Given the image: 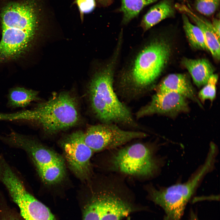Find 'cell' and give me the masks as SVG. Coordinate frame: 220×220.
Here are the masks:
<instances>
[{
  "instance_id": "cell-10",
  "label": "cell",
  "mask_w": 220,
  "mask_h": 220,
  "mask_svg": "<svg viewBox=\"0 0 220 220\" xmlns=\"http://www.w3.org/2000/svg\"><path fill=\"white\" fill-rule=\"evenodd\" d=\"M2 25L36 30L38 13L32 1L10 3L4 7L1 14Z\"/></svg>"
},
{
  "instance_id": "cell-28",
  "label": "cell",
  "mask_w": 220,
  "mask_h": 220,
  "mask_svg": "<svg viewBox=\"0 0 220 220\" xmlns=\"http://www.w3.org/2000/svg\"><path fill=\"white\" fill-rule=\"evenodd\" d=\"M127 220H131L130 217L129 216L127 218Z\"/></svg>"
},
{
  "instance_id": "cell-8",
  "label": "cell",
  "mask_w": 220,
  "mask_h": 220,
  "mask_svg": "<svg viewBox=\"0 0 220 220\" xmlns=\"http://www.w3.org/2000/svg\"><path fill=\"white\" fill-rule=\"evenodd\" d=\"M6 144L24 150L37 168H46L55 165L65 164L62 157L30 136L11 131L5 138Z\"/></svg>"
},
{
  "instance_id": "cell-11",
  "label": "cell",
  "mask_w": 220,
  "mask_h": 220,
  "mask_svg": "<svg viewBox=\"0 0 220 220\" xmlns=\"http://www.w3.org/2000/svg\"><path fill=\"white\" fill-rule=\"evenodd\" d=\"M156 92H173L202 105L188 77L183 74H171L166 76L155 87Z\"/></svg>"
},
{
  "instance_id": "cell-17",
  "label": "cell",
  "mask_w": 220,
  "mask_h": 220,
  "mask_svg": "<svg viewBox=\"0 0 220 220\" xmlns=\"http://www.w3.org/2000/svg\"><path fill=\"white\" fill-rule=\"evenodd\" d=\"M183 27L186 37L191 45L198 49L208 50L203 32L196 25L190 21L188 17L183 13Z\"/></svg>"
},
{
  "instance_id": "cell-20",
  "label": "cell",
  "mask_w": 220,
  "mask_h": 220,
  "mask_svg": "<svg viewBox=\"0 0 220 220\" xmlns=\"http://www.w3.org/2000/svg\"><path fill=\"white\" fill-rule=\"evenodd\" d=\"M218 78V75L214 74L199 92L198 97L202 102L207 99L212 101L215 98L216 94V85Z\"/></svg>"
},
{
  "instance_id": "cell-6",
  "label": "cell",
  "mask_w": 220,
  "mask_h": 220,
  "mask_svg": "<svg viewBox=\"0 0 220 220\" xmlns=\"http://www.w3.org/2000/svg\"><path fill=\"white\" fill-rule=\"evenodd\" d=\"M147 135L144 131L126 130L115 124L101 123L89 127L84 133V138L93 152H98L114 149Z\"/></svg>"
},
{
  "instance_id": "cell-27",
  "label": "cell",
  "mask_w": 220,
  "mask_h": 220,
  "mask_svg": "<svg viewBox=\"0 0 220 220\" xmlns=\"http://www.w3.org/2000/svg\"><path fill=\"white\" fill-rule=\"evenodd\" d=\"M5 220H16L11 218H9L6 219Z\"/></svg>"
},
{
  "instance_id": "cell-18",
  "label": "cell",
  "mask_w": 220,
  "mask_h": 220,
  "mask_svg": "<svg viewBox=\"0 0 220 220\" xmlns=\"http://www.w3.org/2000/svg\"><path fill=\"white\" fill-rule=\"evenodd\" d=\"M158 0H122L120 11L123 14L122 23L127 24L136 17L146 6Z\"/></svg>"
},
{
  "instance_id": "cell-9",
  "label": "cell",
  "mask_w": 220,
  "mask_h": 220,
  "mask_svg": "<svg viewBox=\"0 0 220 220\" xmlns=\"http://www.w3.org/2000/svg\"><path fill=\"white\" fill-rule=\"evenodd\" d=\"M189 108L186 98L173 92H156L150 101L140 108L135 114L139 119L154 114L174 116L185 112Z\"/></svg>"
},
{
  "instance_id": "cell-21",
  "label": "cell",
  "mask_w": 220,
  "mask_h": 220,
  "mask_svg": "<svg viewBox=\"0 0 220 220\" xmlns=\"http://www.w3.org/2000/svg\"><path fill=\"white\" fill-rule=\"evenodd\" d=\"M219 4L220 0H196L195 6L198 12L208 16L215 13Z\"/></svg>"
},
{
  "instance_id": "cell-23",
  "label": "cell",
  "mask_w": 220,
  "mask_h": 220,
  "mask_svg": "<svg viewBox=\"0 0 220 220\" xmlns=\"http://www.w3.org/2000/svg\"><path fill=\"white\" fill-rule=\"evenodd\" d=\"M213 28L217 34L220 37V20L218 19H214L211 22Z\"/></svg>"
},
{
  "instance_id": "cell-13",
  "label": "cell",
  "mask_w": 220,
  "mask_h": 220,
  "mask_svg": "<svg viewBox=\"0 0 220 220\" xmlns=\"http://www.w3.org/2000/svg\"><path fill=\"white\" fill-rule=\"evenodd\" d=\"M182 63L198 87L205 85L214 74V69L212 65L206 59L185 58L182 61Z\"/></svg>"
},
{
  "instance_id": "cell-24",
  "label": "cell",
  "mask_w": 220,
  "mask_h": 220,
  "mask_svg": "<svg viewBox=\"0 0 220 220\" xmlns=\"http://www.w3.org/2000/svg\"><path fill=\"white\" fill-rule=\"evenodd\" d=\"M101 5L106 6L110 5L112 2V0H96Z\"/></svg>"
},
{
  "instance_id": "cell-2",
  "label": "cell",
  "mask_w": 220,
  "mask_h": 220,
  "mask_svg": "<svg viewBox=\"0 0 220 220\" xmlns=\"http://www.w3.org/2000/svg\"><path fill=\"white\" fill-rule=\"evenodd\" d=\"M121 50L116 47L112 56L91 79L88 90L90 108L101 123H114L128 130L144 131L114 89L115 72Z\"/></svg>"
},
{
  "instance_id": "cell-3",
  "label": "cell",
  "mask_w": 220,
  "mask_h": 220,
  "mask_svg": "<svg viewBox=\"0 0 220 220\" xmlns=\"http://www.w3.org/2000/svg\"><path fill=\"white\" fill-rule=\"evenodd\" d=\"M10 121L35 123L46 132L53 134L74 126L79 115L75 98L66 92L54 93L33 108L9 113Z\"/></svg>"
},
{
  "instance_id": "cell-22",
  "label": "cell",
  "mask_w": 220,
  "mask_h": 220,
  "mask_svg": "<svg viewBox=\"0 0 220 220\" xmlns=\"http://www.w3.org/2000/svg\"><path fill=\"white\" fill-rule=\"evenodd\" d=\"M82 15L91 12L96 6L95 0H75Z\"/></svg>"
},
{
  "instance_id": "cell-16",
  "label": "cell",
  "mask_w": 220,
  "mask_h": 220,
  "mask_svg": "<svg viewBox=\"0 0 220 220\" xmlns=\"http://www.w3.org/2000/svg\"><path fill=\"white\" fill-rule=\"evenodd\" d=\"M90 196L82 208V220H101L102 202L99 189Z\"/></svg>"
},
{
  "instance_id": "cell-19",
  "label": "cell",
  "mask_w": 220,
  "mask_h": 220,
  "mask_svg": "<svg viewBox=\"0 0 220 220\" xmlns=\"http://www.w3.org/2000/svg\"><path fill=\"white\" fill-rule=\"evenodd\" d=\"M38 175L44 183L54 185L61 182L65 176V164L55 165L46 168H37Z\"/></svg>"
},
{
  "instance_id": "cell-25",
  "label": "cell",
  "mask_w": 220,
  "mask_h": 220,
  "mask_svg": "<svg viewBox=\"0 0 220 220\" xmlns=\"http://www.w3.org/2000/svg\"><path fill=\"white\" fill-rule=\"evenodd\" d=\"M189 220H200L196 214L192 212H191Z\"/></svg>"
},
{
  "instance_id": "cell-4",
  "label": "cell",
  "mask_w": 220,
  "mask_h": 220,
  "mask_svg": "<svg viewBox=\"0 0 220 220\" xmlns=\"http://www.w3.org/2000/svg\"><path fill=\"white\" fill-rule=\"evenodd\" d=\"M214 156L209 154L204 164L188 181L164 189L150 187L149 199L164 210L169 220H180L186 205L200 180L213 164Z\"/></svg>"
},
{
  "instance_id": "cell-12",
  "label": "cell",
  "mask_w": 220,
  "mask_h": 220,
  "mask_svg": "<svg viewBox=\"0 0 220 220\" xmlns=\"http://www.w3.org/2000/svg\"><path fill=\"white\" fill-rule=\"evenodd\" d=\"M175 7L181 12L191 19L202 31L208 51L213 57L220 59V37L214 31L211 22L196 14L190 8L184 5L177 4Z\"/></svg>"
},
{
  "instance_id": "cell-26",
  "label": "cell",
  "mask_w": 220,
  "mask_h": 220,
  "mask_svg": "<svg viewBox=\"0 0 220 220\" xmlns=\"http://www.w3.org/2000/svg\"><path fill=\"white\" fill-rule=\"evenodd\" d=\"M163 220H169L168 218L166 216L164 217Z\"/></svg>"
},
{
  "instance_id": "cell-5",
  "label": "cell",
  "mask_w": 220,
  "mask_h": 220,
  "mask_svg": "<svg viewBox=\"0 0 220 220\" xmlns=\"http://www.w3.org/2000/svg\"><path fill=\"white\" fill-rule=\"evenodd\" d=\"M109 163L114 171L138 177L152 176L158 167L152 149L142 142L117 150L111 155Z\"/></svg>"
},
{
  "instance_id": "cell-15",
  "label": "cell",
  "mask_w": 220,
  "mask_h": 220,
  "mask_svg": "<svg viewBox=\"0 0 220 220\" xmlns=\"http://www.w3.org/2000/svg\"><path fill=\"white\" fill-rule=\"evenodd\" d=\"M38 94L37 91L24 87L11 88L7 95V106L11 109L26 107L38 99Z\"/></svg>"
},
{
  "instance_id": "cell-1",
  "label": "cell",
  "mask_w": 220,
  "mask_h": 220,
  "mask_svg": "<svg viewBox=\"0 0 220 220\" xmlns=\"http://www.w3.org/2000/svg\"><path fill=\"white\" fill-rule=\"evenodd\" d=\"M170 54V45L163 39L144 42L115 75L114 88L120 99L123 102L137 100L154 88Z\"/></svg>"
},
{
  "instance_id": "cell-7",
  "label": "cell",
  "mask_w": 220,
  "mask_h": 220,
  "mask_svg": "<svg viewBox=\"0 0 220 220\" xmlns=\"http://www.w3.org/2000/svg\"><path fill=\"white\" fill-rule=\"evenodd\" d=\"M84 133L79 130L67 136L62 141L65 159L71 170L82 180L91 173L90 159L93 151L85 143Z\"/></svg>"
},
{
  "instance_id": "cell-14",
  "label": "cell",
  "mask_w": 220,
  "mask_h": 220,
  "mask_svg": "<svg viewBox=\"0 0 220 220\" xmlns=\"http://www.w3.org/2000/svg\"><path fill=\"white\" fill-rule=\"evenodd\" d=\"M174 9L168 0H163L152 7L144 16L140 24L145 32L160 21L171 17L174 14Z\"/></svg>"
}]
</instances>
